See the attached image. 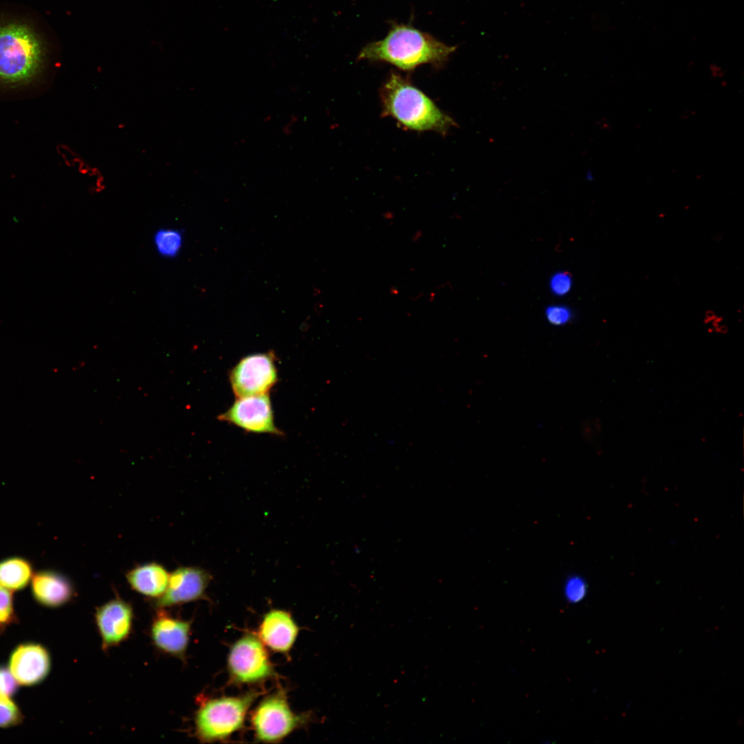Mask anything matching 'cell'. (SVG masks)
Listing matches in <instances>:
<instances>
[{
    "mask_svg": "<svg viewBox=\"0 0 744 744\" xmlns=\"http://www.w3.org/2000/svg\"><path fill=\"white\" fill-rule=\"evenodd\" d=\"M456 48L410 25L394 23L384 38L366 45L358 59L386 62L410 72L423 64L443 66Z\"/></svg>",
    "mask_w": 744,
    "mask_h": 744,
    "instance_id": "6da1fadb",
    "label": "cell"
},
{
    "mask_svg": "<svg viewBox=\"0 0 744 744\" xmlns=\"http://www.w3.org/2000/svg\"><path fill=\"white\" fill-rule=\"evenodd\" d=\"M380 98L382 115L393 118L407 130L446 135L457 126L453 118L400 74L391 73L380 89Z\"/></svg>",
    "mask_w": 744,
    "mask_h": 744,
    "instance_id": "7a4b0ae2",
    "label": "cell"
},
{
    "mask_svg": "<svg viewBox=\"0 0 744 744\" xmlns=\"http://www.w3.org/2000/svg\"><path fill=\"white\" fill-rule=\"evenodd\" d=\"M43 45L26 25L10 23L0 26V83L23 85L40 72Z\"/></svg>",
    "mask_w": 744,
    "mask_h": 744,
    "instance_id": "3957f363",
    "label": "cell"
},
{
    "mask_svg": "<svg viewBox=\"0 0 744 744\" xmlns=\"http://www.w3.org/2000/svg\"><path fill=\"white\" fill-rule=\"evenodd\" d=\"M258 693L250 691L236 696L205 701L195 716L197 738L205 743L229 738L244 726L247 712Z\"/></svg>",
    "mask_w": 744,
    "mask_h": 744,
    "instance_id": "277c9868",
    "label": "cell"
},
{
    "mask_svg": "<svg viewBox=\"0 0 744 744\" xmlns=\"http://www.w3.org/2000/svg\"><path fill=\"white\" fill-rule=\"evenodd\" d=\"M309 719L308 714H296L291 709L285 692L280 688L254 708L250 723L258 741L278 743L304 725Z\"/></svg>",
    "mask_w": 744,
    "mask_h": 744,
    "instance_id": "5b68a950",
    "label": "cell"
},
{
    "mask_svg": "<svg viewBox=\"0 0 744 744\" xmlns=\"http://www.w3.org/2000/svg\"><path fill=\"white\" fill-rule=\"evenodd\" d=\"M231 683H259L275 676L266 647L257 634L246 633L231 645L227 660Z\"/></svg>",
    "mask_w": 744,
    "mask_h": 744,
    "instance_id": "8992f818",
    "label": "cell"
},
{
    "mask_svg": "<svg viewBox=\"0 0 744 744\" xmlns=\"http://www.w3.org/2000/svg\"><path fill=\"white\" fill-rule=\"evenodd\" d=\"M229 381L236 397L267 394L278 381L273 353H259L242 358L231 369Z\"/></svg>",
    "mask_w": 744,
    "mask_h": 744,
    "instance_id": "52a82bcc",
    "label": "cell"
},
{
    "mask_svg": "<svg viewBox=\"0 0 744 744\" xmlns=\"http://www.w3.org/2000/svg\"><path fill=\"white\" fill-rule=\"evenodd\" d=\"M218 418L247 432L282 435L274 422L269 393L237 397Z\"/></svg>",
    "mask_w": 744,
    "mask_h": 744,
    "instance_id": "ba28073f",
    "label": "cell"
},
{
    "mask_svg": "<svg viewBox=\"0 0 744 744\" xmlns=\"http://www.w3.org/2000/svg\"><path fill=\"white\" fill-rule=\"evenodd\" d=\"M213 577L205 569L196 566L178 568L169 575L165 592L156 599L155 607L164 609L205 599Z\"/></svg>",
    "mask_w": 744,
    "mask_h": 744,
    "instance_id": "9c48e42d",
    "label": "cell"
},
{
    "mask_svg": "<svg viewBox=\"0 0 744 744\" xmlns=\"http://www.w3.org/2000/svg\"><path fill=\"white\" fill-rule=\"evenodd\" d=\"M51 659L41 644L24 643L11 652L8 669L19 685L32 686L41 683L48 675Z\"/></svg>",
    "mask_w": 744,
    "mask_h": 744,
    "instance_id": "30bf717a",
    "label": "cell"
},
{
    "mask_svg": "<svg viewBox=\"0 0 744 744\" xmlns=\"http://www.w3.org/2000/svg\"><path fill=\"white\" fill-rule=\"evenodd\" d=\"M134 612L132 606L116 597L99 607L95 621L103 650L117 645L128 638L132 629Z\"/></svg>",
    "mask_w": 744,
    "mask_h": 744,
    "instance_id": "8fae6325",
    "label": "cell"
},
{
    "mask_svg": "<svg viewBox=\"0 0 744 744\" xmlns=\"http://www.w3.org/2000/svg\"><path fill=\"white\" fill-rule=\"evenodd\" d=\"M158 610L150 628L154 645L162 652L183 659L189 644L191 622Z\"/></svg>",
    "mask_w": 744,
    "mask_h": 744,
    "instance_id": "7c38bea8",
    "label": "cell"
},
{
    "mask_svg": "<svg viewBox=\"0 0 744 744\" xmlns=\"http://www.w3.org/2000/svg\"><path fill=\"white\" fill-rule=\"evenodd\" d=\"M299 628L291 614L282 609H271L265 614L257 636L266 648L287 654L297 639Z\"/></svg>",
    "mask_w": 744,
    "mask_h": 744,
    "instance_id": "4fadbf2b",
    "label": "cell"
},
{
    "mask_svg": "<svg viewBox=\"0 0 744 744\" xmlns=\"http://www.w3.org/2000/svg\"><path fill=\"white\" fill-rule=\"evenodd\" d=\"M30 586L34 599L44 607L56 608L63 606L74 596L72 581L65 575L52 569L34 572Z\"/></svg>",
    "mask_w": 744,
    "mask_h": 744,
    "instance_id": "5bb4252c",
    "label": "cell"
},
{
    "mask_svg": "<svg viewBox=\"0 0 744 744\" xmlns=\"http://www.w3.org/2000/svg\"><path fill=\"white\" fill-rule=\"evenodd\" d=\"M169 574L161 564L156 562L138 566L126 575L132 589L139 594L156 599L165 592Z\"/></svg>",
    "mask_w": 744,
    "mask_h": 744,
    "instance_id": "9a60e30c",
    "label": "cell"
},
{
    "mask_svg": "<svg viewBox=\"0 0 744 744\" xmlns=\"http://www.w3.org/2000/svg\"><path fill=\"white\" fill-rule=\"evenodd\" d=\"M34 572L32 563L25 557L13 556L0 560V585L12 592L25 588Z\"/></svg>",
    "mask_w": 744,
    "mask_h": 744,
    "instance_id": "2e32d148",
    "label": "cell"
},
{
    "mask_svg": "<svg viewBox=\"0 0 744 744\" xmlns=\"http://www.w3.org/2000/svg\"><path fill=\"white\" fill-rule=\"evenodd\" d=\"M153 242L156 252L166 258H176L183 245V233L174 228H161L155 231Z\"/></svg>",
    "mask_w": 744,
    "mask_h": 744,
    "instance_id": "e0dca14e",
    "label": "cell"
},
{
    "mask_svg": "<svg viewBox=\"0 0 744 744\" xmlns=\"http://www.w3.org/2000/svg\"><path fill=\"white\" fill-rule=\"evenodd\" d=\"M23 716L19 706L10 697H0V727L8 728L19 725Z\"/></svg>",
    "mask_w": 744,
    "mask_h": 744,
    "instance_id": "ac0fdd59",
    "label": "cell"
},
{
    "mask_svg": "<svg viewBox=\"0 0 744 744\" xmlns=\"http://www.w3.org/2000/svg\"><path fill=\"white\" fill-rule=\"evenodd\" d=\"M12 592L0 585V632L17 622Z\"/></svg>",
    "mask_w": 744,
    "mask_h": 744,
    "instance_id": "d6986e66",
    "label": "cell"
},
{
    "mask_svg": "<svg viewBox=\"0 0 744 744\" xmlns=\"http://www.w3.org/2000/svg\"><path fill=\"white\" fill-rule=\"evenodd\" d=\"M587 593V584L581 577L571 575L568 577L564 586V595L570 603H577L582 601Z\"/></svg>",
    "mask_w": 744,
    "mask_h": 744,
    "instance_id": "ffe728a7",
    "label": "cell"
},
{
    "mask_svg": "<svg viewBox=\"0 0 744 744\" xmlns=\"http://www.w3.org/2000/svg\"><path fill=\"white\" fill-rule=\"evenodd\" d=\"M546 320L555 326H562L569 322L572 318V312L564 305H551L546 309Z\"/></svg>",
    "mask_w": 744,
    "mask_h": 744,
    "instance_id": "44dd1931",
    "label": "cell"
},
{
    "mask_svg": "<svg viewBox=\"0 0 744 744\" xmlns=\"http://www.w3.org/2000/svg\"><path fill=\"white\" fill-rule=\"evenodd\" d=\"M572 285L571 275L567 271H559L551 276L550 288L556 296H561L568 293Z\"/></svg>",
    "mask_w": 744,
    "mask_h": 744,
    "instance_id": "7402d4cb",
    "label": "cell"
},
{
    "mask_svg": "<svg viewBox=\"0 0 744 744\" xmlns=\"http://www.w3.org/2000/svg\"><path fill=\"white\" fill-rule=\"evenodd\" d=\"M19 683L8 668L0 666V697H12L16 694Z\"/></svg>",
    "mask_w": 744,
    "mask_h": 744,
    "instance_id": "603a6c76",
    "label": "cell"
}]
</instances>
